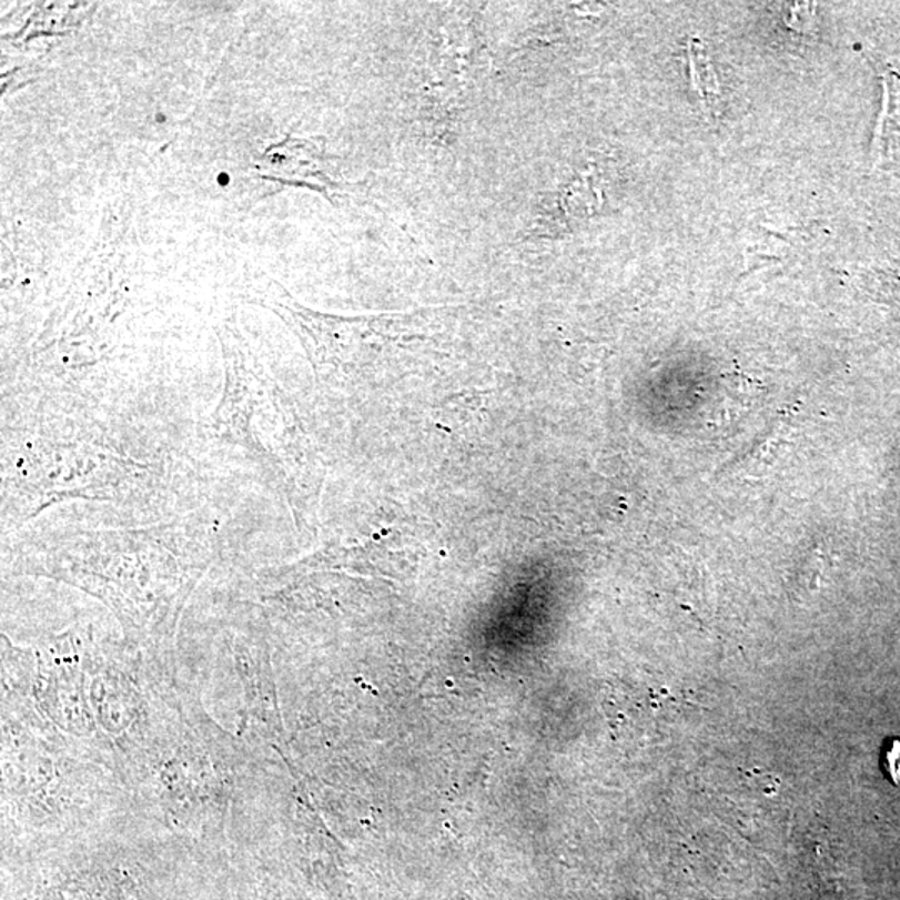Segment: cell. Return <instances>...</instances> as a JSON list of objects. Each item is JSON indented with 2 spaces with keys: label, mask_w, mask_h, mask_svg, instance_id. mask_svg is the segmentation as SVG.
Returning a JSON list of instances; mask_svg holds the SVG:
<instances>
[{
  "label": "cell",
  "mask_w": 900,
  "mask_h": 900,
  "mask_svg": "<svg viewBox=\"0 0 900 900\" xmlns=\"http://www.w3.org/2000/svg\"><path fill=\"white\" fill-rule=\"evenodd\" d=\"M18 567L64 580L108 604L129 633L169 634L192 587L214 559L208 524L191 519L145 529L88 530L34 544Z\"/></svg>",
  "instance_id": "cell-1"
},
{
  "label": "cell",
  "mask_w": 900,
  "mask_h": 900,
  "mask_svg": "<svg viewBox=\"0 0 900 900\" xmlns=\"http://www.w3.org/2000/svg\"><path fill=\"white\" fill-rule=\"evenodd\" d=\"M8 466L6 493L9 503H21L26 519L64 497L114 500L108 491L142 486L149 474L135 461L115 457L89 442L61 444L42 434L11 448Z\"/></svg>",
  "instance_id": "cell-2"
},
{
  "label": "cell",
  "mask_w": 900,
  "mask_h": 900,
  "mask_svg": "<svg viewBox=\"0 0 900 900\" xmlns=\"http://www.w3.org/2000/svg\"><path fill=\"white\" fill-rule=\"evenodd\" d=\"M887 770H889L890 779L896 786L900 787V740H892L889 749L886 752Z\"/></svg>",
  "instance_id": "cell-3"
}]
</instances>
